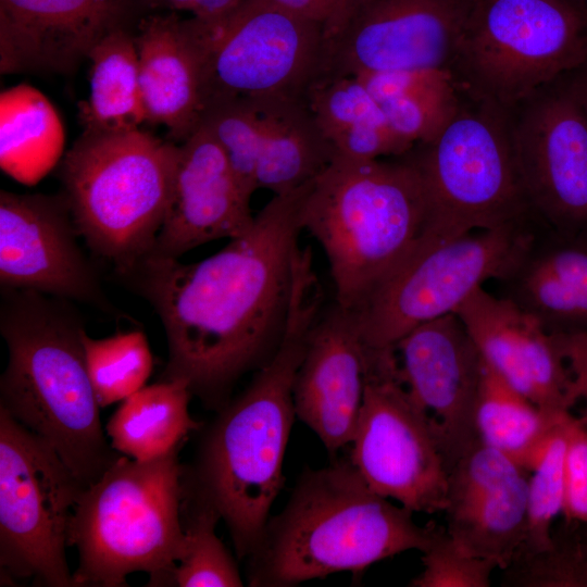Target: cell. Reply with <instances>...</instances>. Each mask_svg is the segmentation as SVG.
<instances>
[{
	"label": "cell",
	"mask_w": 587,
	"mask_h": 587,
	"mask_svg": "<svg viewBox=\"0 0 587 587\" xmlns=\"http://www.w3.org/2000/svg\"><path fill=\"white\" fill-rule=\"evenodd\" d=\"M423 570L411 579L412 587H489L497 564L464 550L436 525L433 538L422 552Z\"/></svg>",
	"instance_id": "cell-36"
},
{
	"label": "cell",
	"mask_w": 587,
	"mask_h": 587,
	"mask_svg": "<svg viewBox=\"0 0 587 587\" xmlns=\"http://www.w3.org/2000/svg\"><path fill=\"white\" fill-rule=\"evenodd\" d=\"M0 330L9 351L0 409L47 441L85 487L122 454L103 434L82 326L62 299L4 289Z\"/></svg>",
	"instance_id": "cell-4"
},
{
	"label": "cell",
	"mask_w": 587,
	"mask_h": 587,
	"mask_svg": "<svg viewBox=\"0 0 587 587\" xmlns=\"http://www.w3.org/2000/svg\"><path fill=\"white\" fill-rule=\"evenodd\" d=\"M148 10L187 11L198 20L218 18L235 9L242 0H143Z\"/></svg>",
	"instance_id": "cell-38"
},
{
	"label": "cell",
	"mask_w": 587,
	"mask_h": 587,
	"mask_svg": "<svg viewBox=\"0 0 587 587\" xmlns=\"http://www.w3.org/2000/svg\"><path fill=\"white\" fill-rule=\"evenodd\" d=\"M587 61V2L471 0L451 65L477 101L524 102Z\"/></svg>",
	"instance_id": "cell-8"
},
{
	"label": "cell",
	"mask_w": 587,
	"mask_h": 587,
	"mask_svg": "<svg viewBox=\"0 0 587 587\" xmlns=\"http://www.w3.org/2000/svg\"><path fill=\"white\" fill-rule=\"evenodd\" d=\"M571 414L552 432L532 460L527 487L526 533L513 559L548 547L554 522L562 515L566 422Z\"/></svg>",
	"instance_id": "cell-35"
},
{
	"label": "cell",
	"mask_w": 587,
	"mask_h": 587,
	"mask_svg": "<svg viewBox=\"0 0 587 587\" xmlns=\"http://www.w3.org/2000/svg\"><path fill=\"white\" fill-rule=\"evenodd\" d=\"M200 126L215 138L236 176L252 193L258 189L273 195L297 190L314 180L336 157L308 101L218 99L209 103Z\"/></svg>",
	"instance_id": "cell-15"
},
{
	"label": "cell",
	"mask_w": 587,
	"mask_h": 587,
	"mask_svg": "<svg viewBox=\"0 0 587 587\" xmlns=\"http://www.w3.org/2000/svg\"><path fill=\"white\" fill-rule=\"evenodd\" d=\"M178 146L140 128L84 130L61 164L77 232L120 276L153 248L170 201Z\"/></svg>",
	"instance_id": "cell-7"
},
{
	"label": "cell",
	"mask_w": 587,
	"mask_h": 587,
	"mask_svg": "<svg viewBox=\"0 0 587 587\" xmlns=\"http://www.w3.org/2000/svg\"><path fill=\"white\" fill-rule=\"evenodd\" d=\"M389 500L349 460L304 472L248 558L249 585L295 586L358 573L404 551L423 552L436 524L419 525L412 511Z\"/></svg>",
	"instance_id": "cell-3"
},
{
	"label": "cell",
	"mask_w": 587,
	"mask_h": 587,
	"mask_svg": "<svg viewBox=\"0 0 587 587\" xmlns=\"http://www.w3.org/2000/svg\"><path fill=\"white\" fill-rule=\"evenodd\" d=\"M497 283L498 296L547 332L587 337V235L539 223Z\"/></svg>",
	"instance_id": "cell-25"
},
{
	"label": "cell",
	"mask_w": 587,
	"mask_h": 587,
	"mask_svg": "<svg viewBox=\"0 0 587 587\" xmlns=\"http://www.w3.org/2000/svg\"><path fill=\"white\" fill-rule=\"evenodd\" d=\"M357 77L375 98L395 134L412 147L434 139L460 109L449 70L387 71Z\"/></svg>",
	"instance_id": "cell-29"
},
{
	"label": "cell",
	"mask_w": 587,
	"mask_h": 587,
	"mask_svg": "<svg viewBox=\"0 0 587 587\" xmlns=\"http://www.w3.org/2000/svg\"><path fill=\"white\" fill-rule=\"evenodd\" d=\"M308 103L338 157L377 160L402 155L412 148L395 134L357 76L324 78L311 91Z\"/></svg>",
	"instance_id": "cell-26"
},
{
	"label": "cell",
	"mask_w": 587,
	"mask_h": 587,
	"mask_svg": "<svg viewBox=\"0 0 587 587\" xmlns=\"http://www.w3.org/2000/svg\"><path fill=\"white\" fill-rule=\"evenodd\" d=\"M192 394L186 382L145 386L125 400L107 423L112 448L137 461L163 457L200 427L189 413Z\"/></svg>",
	"instance_id": "cell-27"
},
{
	"label": "cell",
	"mask_w": 587,
	"mask_h": 587,
	"mask_svg": "<svg viewBox=\"0 0 587 587\" xmlns=\"http://www.w3.org/2000/svg\"><path fill=\"white\" fill-rule=\"evenodd\" d=\"M324 292L310 261L296 263L282 339L249 386L205 430L186 495L225 522L238 558L257 548L284 483L283 464L296 416L294 385Z\"/></svg>",
	"instance_id": "cell-2"
},
{
	"label": "cell",
	"mask_w": 587,
	"mask_h": 587,
	"mask_svg": "<svg viewBox=\"0 0 587 587\" xmlns=\"http://www.w3.org/2000/svg\"><path fill=\"white\" fill-rule=\"evenodd\" d=\"M65 132L49 99L17 85L0 96V166L16 182L35 185L61 159Z\"/></svg>",
	"instance_id": "cell-28"
},
{
	"label": "cell",
	"mask_w": 587,
	"mask_h": 587,
	"mask_svg": "<svg viewBox=\"0 0 587 587\" xmlns=\"http://www.w3.org/2000/svg\"><path fill=\"white\" fill-rule=\"evenodd\" d=\"M301 224L326 255L335 302L353 311L427 233L421 174L404 154L388 160L336 155L311 183Z\"/></svg>",
	"instance_id": "cell-5"
},
{
	"label": "cell",
	"mask_w": 587,
	"mask_h": 587,
	"mask_svg": "<svg viewBox=\"0 0 587 587\" xmlns=\"http://www.w3.org/2000/svg\"><path fill=\"white\" fill-rule=\"evenodd\" d=\"M178 451L148 461L122 454L82 490L68 527L74 587H122L135 572L148 573L150 586L168 584L185 545Z\"/></svg>",
	"instance_id": "cell-6"
},
{
	"label": "cell",
	"mask_w": 587,
	"mask_h": 587,
	"mask_svg": "<svg viewBox=\"0 0 587 587\" xmlns=\"http://www.w3.org/2000/svg\"><path fill=\"white\" fill-rule=\"evenodd\" d=\"M64 197L0 191V283L109 312L98 276L76 240Z\"/></svg>",
	"instance_id": "cell-18"
},
{
	"label": "cell",
	"mask_w": 587,
	"mask_h": 587,
	"mask_svg": "<svg viewBox=\"0 0 587 587\" xmlns=\"http://www.w3.org/2000/svg\"><path fill=\"white\" fill-rule=\"evenodd\" d=\"M569 414L544 410L486 363L475 408V428L482 444L529 471L537 451Z\"/></svg>",
	"instance_id": "cell-31"
},
{
	"label": "cell",
	"mask_w": 587,
	"mask_h": 587,
	"mask_svg": "<svg viewBox=\"0 0 587 587\" xmlns=\"http://www.w3.org/2000/svg\"><path fill=\"white\" fill-rule=\"evenodd\" d=\"M349 461L376 494L413 513L444 512L449 466L404 387L394 349H369L363 403Z\"/></svg>",
	"instance_id": "cell-13"
},
{
	"label": "cell",
	"mask_w": 587,
	"mask_h": 587,
	"mask_svg": "<svg viewBox=\"0 0 587 587\" xmlns=\"http://www.w3.org/2000/svg\"><path fill=\"white\" fill-rule=\"evenodd\" d=\"M470 2L344 0L323 25L325 78L401 70H449Z\"/></svg>",
	"instance_id": "cell-14"
},
{
	"label": "cell",
	"mask_w": 587,
	"mask_h": 587,
	"mask_svg": "<svg viewBox=\"0 0 587 587\" xmlns=\"http://www.w3.org/2000/svg\"><path fill=\"white\" fill-rule=\"evenodd\" d=\"M220 515L185 494V545L170 573L168 584L179 587H238L242 579L234 558L215 533Z\"/></svg>",
	"instance_id": "cell-33"
},
{
	"label": "cell",
	"mask_w": 587,
	"mask_h": 587,
	"mask_svg": "<svg viewBox=\"0 0 587 587\" xmlns=\"http://www.w3.org/2000/svg\"><path fill=\"white\" fill-rule=\"evenodd\" d=\"M582 419L584 420L585 424L587 425V415H586V414H583V415H582Z\"/></svg>",
	"instance_id": "cell-41"
},
{
	"label": "cell",
	"mask_w": 587,
	"mask_h": 587,
	"mask_svg": "<svg viewBox=\"0 0 587 587\" xmlns=\"http://www.w3.org/2000/svg\"><path fill=\"white\" fill-rule=\"evenodd\" d=\"M529 473L478 440L449 471L448 533L471 554L504 570L525 537Z\"/></svg>",
	"instance_id": "cell-21"
},
{
	"label": "cell",
	"mask_w": 587,
	"mask_h": 587,
	"mask_svg": "<svg viewBox=\"0 0 587 587\" xmlns=\"http://www.w3.org/2000/svg\"><path fill=\"white\" fill-rule=\"evenodd\" d=\"M207 128L178 145L165 216L150 254L179 258L203 243L236 238L253 224L252 197Z\"/></svg>",
	"instance_id": "cell-22"
},
{
	"label": "cell",
	"mask_w": 587,
	"mask_h": 587,
	"mask_svg": "<svg viewBox=\"0 0 587 587\" xmlns=\"http://www.w3.org/2000/svg\"><path fill=\"white\" fill-rule=\"evenodd\" d=\"M83 489L47 441L0 409L1 576L74 587L65 549Z\"/></svg>",
	"instance_id": "cell-11"
},
{
	"label": "cell",
	"mask_w": 587,
	"mask_h": 587,
	"mask_svg": "<svg viewBox=\"0 0 587 587\" xmlns=\"http://www.w3.org/2000/svg\"><path fill=\"white\" fill-rule=\"evenodd\" d=\"M404 155L425 187L429 236L450 239L538 221L516 165L510 121L496 104L460 107L434 139L414 145Z\"/></svg>",
	"instance_id": "cell-9"
},
{
	"label": "cell",
	"mask_w": 587,
	"mask_h": 587,
	"mask_svg": "<svg viewBox=\"0 0 587 587\" xmlns=\"http://www.w3.org/2000/svg\"><path fill=\"white\" fill-rule=\"evenodd\" d=\"M193 18L207 59L209 103L227 98L308 101L325 78L319 23L261 0H242L215 20Z\"/></svg>",
	"instance_id": "cell-12"
},
{
	"label": "cell",
	"mask_w": 587,
	"mask_h": 587,
	"mask_svg": "<svg viewBox=\"0 0 587 587\" xmlns=\"http://www.w3.org/2000/svg\"><path fill=\"white\" fill-rule=\"evenodd\" d=\"M89 95L79 104L84 130L129 132L147 122L138 57L129 27L107 35L90 52Z\"/></svg>",
	"instance_id": "cell-30"
},
{
	"label": "cell",
	"mask_w": 587,
	"mask_h": 587,
	"mask_svg": "<svg viewBox=\"0 0 587 587\" xmlns=\"http://www.w3.org/2000/svg\"><path fill=\"white\" fill-rule=\"evenodd\" d=\"M134 39L147 122L185 141L201 125L209 103V74L197 23L177 12L137 22Z\"/></svg>",
	"instance_id": "cell-24"
},
{
	"label": "cell",
	"mask_w": 587,
	"mask_h": 587,
	"mask_svg": "<svg viewBox=\"0 0 587 587\" xmlns=\"http://www.w3.org/2000/svg\"><path fill=\"white\" fill-rule=\"evenodd\" d=\"M83 346L100 408L123 401L145 387L153 371V355L140 330L117 332L99 339L84 330Z\"/></svg>",
	"instance_id": "cell-32"
},
{
	"label": "cell",
	"mask_w": 587,
	"mask_h": 587,
	"mask_svg": "<svg viewBox=\"0 0 587 587\" xmlns=\"http://www.w3.org/2000/svg\"><path fill=\"white\" fill-rule=\"evenodd\" d=\"M140 10L143 0H0V71L71 72Z\"/></svg>",
	"instance_id": "cell-20"
},
{
	"label": "cell",
	"mask_w": 587,
	"mask_h": 587,
	"mask_svg": "<svg viewBox=\"0 0 587 587\" xmlns=\"http://www.w3.org/2000/svg\"><path fill=\"white\" fill-rule=\"evenodd\" d=\"M502 571V586L587 587V526L562 519L548 547L515 557Z\"/></svg>",
	"instance_id": "cell-34"
},
{
	"label": "cell",
	"mask_w": 587,
	"mask_h": 587,
	"mask_svg": "<svg viewBox=\"0 0 587 587\" xmlns=\"http://www.w3.org/2000/svg\"><path fill=\"white\" fill-rule=\"evenodd\" d=\"M311 183L273 195L251 227L213 255L183 263L149 254L124 276L164 327L168 357L161 379L186 382L208 408L225 407L236 382L278 347Z\"/></svg>",
	"instance_id": "cell-1"
},
{
	"label": "cell",
	"mask_w": 587,
	"mask_h": 587,
	"mask_svg": "<svg viewBox=\"0 0 587 587\" xmlns=\"http://www.w3.org/2000/svg\"><path fill=\"white\" fill-rule=\"evenodd\" d=\"M562 519L587 526V425L573 414L566 422Z\"/></svg>",
	"instance_id": "cell-37"
},
{
	"label": "cell",
	"mask_w": 587,
	"mask_h": 587,
	"mask_svg": "<svg viewBox=\"0 0 587 587\" xmlns=\"http://www.w3.org/2000/svg\"><path fill=\"white\" fill-rule=\"evenodd\" d=\"M524 102L510 137L532 210L552 230L587 235V115L569 87Z\"/></svg>",
	"instance_id": "cell-16"
},
{
	"label": "cell",
	"mask_w": 587,
	"mask_h": 587,
	"mask_svg": "<svg viewBox=\"0 0 587 587\" xmlns=\"http://www.w3.org/2000/svg\"><path fill=\"white\" fill-rule=\"evenodd\" d=\"M538 222L470 232L450 239L427 234L353 311L363 344L394 349L419 325L455 312L484 283L497 280Z\"/></svg>",
	"instance_id": "cell-10"
},
{
	"label": "cell",
	"mask_w": 587,
	"mask_h": 587,
	"mask_svg": "<svg viewBox=\"0 0 587 587\" xmlns=\"http://www.w3.org/2000/svg\"><path fill=\"white\" fill-rule=\"evenodd\" d=\"M483 359L537 405L564 414L584 399L570 338L547 332L507 299L479 287L457 309Z\"/></svg>",
	"instance_id": "cell-19"
},
{
	"label": "cell",
	"mask_w": 587,
	"mask_h": 587,
	"mask_svg": "<svg viewBox=\"0 0 587 587\" xmlns=\"http://www.w3.org/2000/svg\"><path fill=\"white\" fill-rule=\"evenodd\" d=\"M584 414H586V415H587V408H586V410H585Z\"/></svg>",
	"instance_id": "cell-42"
},
{
	"label": "cell",
	"mask_w": 587,
	"mask_h": 587,
	"mask_svg": "<svg viewBox=\"0 0 587 587\" xmlns=\"http://www.w3.org/2000/svg\"><path fill=\"white\" fill-rule=\"evenodd\" d=\"M280 10L324 25L344 0H261Z\"/></svg>",
	"instance_id": "cell-39"
},
{
	"label": "cell",
	"mask_w": 587,
	"mask_h": 587,
	"mask_svg": "<svg viewBox=\"0 0 587 587\" xmlns=\"http://www.w3.org/2000/svg\"><path fill=\"white\" fill-rule=\"evenodd\" d=\"M369 348L352 313L335 301L314 324L297 372V419L336 453L350 445L359 421L367 376Z\"/></svg>",
	"instance_id": "cell-23"
},
{
	"label": "cell",
	"mask_w": 587,
	"mask_h": 587,
	"mask_svg": "<svg viewBox=\"0 0 587 587\" xmlns=\"http://www.w3.org/2000/svg\"><path fill=\"white\" fill-rule=\"evenodd\" d=\"M400 378L433 428L449 471L477 441L485 360L455 312L425 322L394 348Z\"/></svg>",
	"instance_id": "cell-17"
},
{
	"label": "cell",
	"mask_w": 587,
	"mask_h": 587,
	"mask_svg": "<svg viewBox=\"0 0 587 587\" xmlns=\"http://www.w3.org/2000/svg\"><path fill=\"white\" fill-rule=\"evenodd\" d=\"M579 67L583 68L580 75L575 78L569 88L587 115V61Z\"/></svg>",
	"instance_id": "cell-40"
},
{
	"label": "cell",
	"mask_w": 587,
	"mask_h": 587,
	"mask_svg": "<svg viewBox=\"0 0 587 587\" xmlns=\"http://www.w3.org/2000/svg\"><path fill=\"white\" fill-rule=\"evenodd\" d=\"M578 1L587 2V0H578Z\"/></svg>",
	"instance_id": "cell-43"
}]
</instances>
